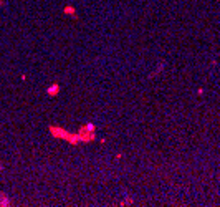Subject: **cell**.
I'll list each match as a JSON object with an SVG mask.
<instances>
[{
	"label": "cell",
	"instance_id": "cell-1",
	"mask_svg": "<svg viewBox=\"0 0 220 207\" xmlns=\"http://www.w3.org/2000/svg\"><path fill=\"white\" fill-rule=\"evenodd\" d=\"M50 133L53 138H61V139H66V141H70L71 144H78L81 143L80 141V136L78 134H71L68 131H65V129L61 128H56V126H50Z\"/></svg>",
	"mask_w": 220,
	"mask_h": 207
},
{
	"label": "cell",
	"instance_id": "cell-2",
	"mask_svg": "<svg viewBox=\"0 0 220 207\" xmlns=\"http://www.w3.org/2000/svg\"><path fill=\"white\" fill-rule=\"evenodd\" d=\"M78 136H80V141H81V143L94 141V131H88V129H84V128H81V129H80Z\"/></svg>",
	"mask_w": 220,
	"mask_h": 207
},
{
	"label": "cell",
	"instance_id": "cell-3",
	"mask_svg": "<svg viewBox=\"0 0 220 207\" xmlns=\"http://www.w3.org/2000/svg\"><path fill=\"white\" fill-rule=\"evenodd\" d=\"M46 93H48L50 96H56V95L60 93V85H56V83L50 85L48 88H46Z\"/></svg>",
	"mask_w": 220,
	"mask_h": 207
},
{
	"label": "cell",
	"instance_id": "cell-4",
	"mask_svg": "<svg viewBox=\"0 0 220 207\" xmlns=\"http://www.w3.org/2000/svg\"><path fill=\"white\" fill-rule=\"evenodd\" d=\"M0 205H10V199L5 197L2 192H0Z\"/></svg>",
	"mask_w": 220,
	"mask_h": 207
},
{
	"label": "cell",
	"instance_id": "cell-5",
	"mask_svg": "<svg viewBox=\"0 0 220 207\" xmlns=\"http://www.w3.org/2000/svg\"><path fill=\"white\" fill-rule=\"evenodd\" d=\"M65 13H66V15H76V10H75V8L73 7H65V10H63Z\"/></svg>",
	"mask_w": 220,
	"mask_h": 207
},
{
	"label": "cell",
	"instance_id": "cell-6",
	"mask_svg": "<svg viewBox=\"0 0 220 207\" xmlns=\"http://www.w3.org/2000/svg\"><path fill=\"white\" fill-rule=\"evenodd\" d=\"M0 172H2V164H0Z\"/></svg>",
	"mask_w": 220,
	"mask_h": 207
}]
</instances>
